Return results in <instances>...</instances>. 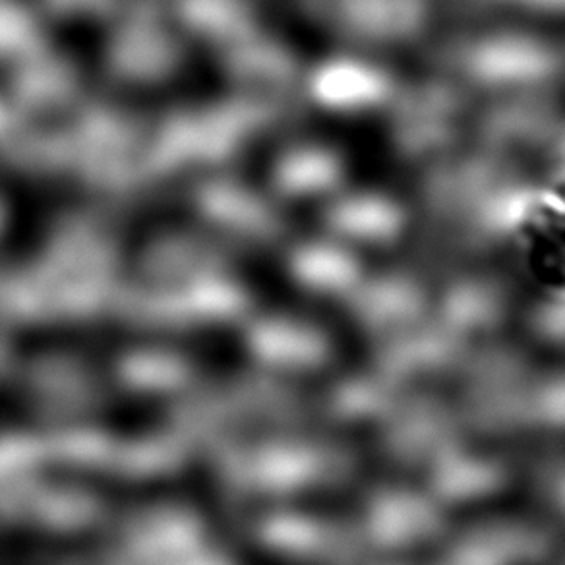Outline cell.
Returning <instances> with one entry per match:
<instances>
[{
    "mask_svg": "<svg viewBox=\"0 0 565 565\" xmlns=\"http://www.w3.org/2000/svg\"><path fill=\"white\" fill-rule=\"evenodd\" d=\"M523 475L521 449L463 436L418 480L456 525L521 503Z\"/></svg>",
    "mask_w": 565,
    "mask_h": 565,
    "instance_id": "obj_2",
    "label": "cell"
},
{
    "mask_svg": "<svg viewBox=\"0 0 565 565\" xmlns=\"http://www.w3.org/2000/svg\"><path fill=\"white\" fill-rule=\"evenodd\" d=\"M475 74L487 78H536L550 68L548 56L539 47H526L521 43H490L471 53Z\"/></svg>",
    "mask_w": 565,
    "mask_h": 565,
    "instance_id": "obj_4",
    "label": "cell"
},
{
    "mask_svg": "<svg viewBox=\"0 0 565 565\" xmlns=\"http://www.w3.org/2000/svg\"><path fill=\"white\" fill-rule=\"evenodd\" d=\"M521 505L565 541V446L525 454Z\"/></svg>",
    "mask_w": 565,
    "mask_h": 565,
    "instance_id": "obj_3",
    "label": "cell"
},
{
    "mask_svg": "<svg viewBox=\"0 0 565 565\" xmlns=\"http://www.w3.org/2000/svg\"><path fill=\"white\" fill-rule=\"evenodd\" d=\"M335 225L347 235L366 241L392 238L401 225V213L395 205L380 198L351 200L335 212Z\"/></svg>",
    "mask_w": 565,
    "mask_h": 565,
    "instance_id": "obj_5",
    "label": "cell"
},
{
    "mask_svg": "<svg viewBox=\"0 0 565 565\" xmlns=\"http://www.w3.org/2000/svg\"><path fill=\"white\" fill-rule=\"evenodd\" d=\"M366 559L426 562L448 534V518L418 479L370 472L345 502Z\"/></svg>",
    "mask_w": 565,
    "mask_h": 565,
    "instance_id": "obj_1",
    "label": "cell"
},
{
    "mask_svg": "<svg viewBox=\"0 0 565 565\" xmlns=\"http://www.w3.org/2000/svg\"><path fill=\"white\" fill-rule=\"evenodd\" d=\"M335 74L328 78L323 87L335 99V105H366V102L380 99L385 94V79L376 72L359 68V66H335Z\"/></svg>",
    "mask_w": 565,
    "mask_h": 565,
    "instance_id": "obj_6",
    "label": "cell"
}]
</instances>
